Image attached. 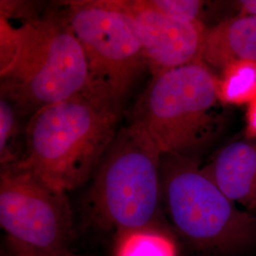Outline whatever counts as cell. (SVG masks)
<instances>
[{
  "mask_svg": "<svg viewBox=\"0 0 256 256\" xmlns=\"http://www.w3.org/2000/svg\"><path fill=\"white\" fill-rule=\"evenodd\" d=\"M0 225L7 240L38 252L70 250L74 239L66 192L14 164L1 166Z\"/></svg>",
  "mask_w": 256,
  "mask_h": 256,
  "instance_id": "obj_7",
  "label": "cell"
},
{
  "mask_svg": "<svg viewBox=\"0 0 256 256\" xmlns=\"http://www.w3.org/2000/svg\"><path fill=\"white\" fill-rule=\"evenodd\" d=\"M113 256H178L170 234L160 225L116 234Z\"/></svg>",
  "mask_w": 256,
  "mask_h": 256,
  "instance_id": "obj_11",
  "label": "cell"
},
{
  "mask_svg": "<svg viewBox=\"0 0 256 256\" xmlns=\"http://www.w3.org/2000/svg\"><path fill=\"white\" fill-rule=\"evenodd\" d=\"M18 122L16 110L9 101L0 100V162L1 166L16 164L20 158L18 144Z\"/></svg>",
  "mask_w": 256,
  "mask_h": 256,
  "instance_id": "obj_13",
  "label": "cell"
},
{
  "mask_svg": "<svg viewBox=\"0 0 256 256\" xmlns=\"http://www.w3.org/2000/svg\"><path fill=\"white\" fill-rule=\"evenodd\" d=\"M202 168L232 202L256 214V140L230 142Z\"/></svg>",
  "mask_w": 256,
  "mask_h": 256,
  "instance_id": "obj_9",
  "label": "cell"
},
{
  "mask_svg": "<svg viewBox=\"0 0 256 256\" xmlns=\"http://www.w3.org/2000/svg\"><path fill=\"white\" fill-rule=\"evenodd\" d=\"M162 158L137 124L120 128L86 192L84 206L92 223L116 234L160 225Z\"/></svg>",
  "mask_w": 256,
  "mask_h": 256,
  "instance_id": "obj_4",
  "label": "cell"
},
{
  "mask_svg": "<svg viewBox=\"0 0 256 256\" xmlns=\"http://www.w3.org/2000/svg\"><path fill=\"white\" fill-rule=\"evenodd\" d=\"M124 4L135 23L153 77L202 61L208 30L204 23L171 18L147 0L124 1Z\"/></svg>",
  "mask_w": 256,
  "mask_h": 256,
  "instance_id": "obj_8",
  "label": "cell"
},
{
  "mask_svg": "<svg viewBox=\"0 0 256 256\" xmlns=\"http://www.w3.org/2000/svg\"><path fill=\"white\" fill-rule=\"evenodd\" d=\"M162 156V198L173 227L187 243L223 256L256 247V214L239 209L194 158Z\"/></svg>",
  "mask_w": 256,
  "mask_h": 256,
  "instance_id": "obj_5",
  "label": "cell"
},
{
  "mask_svg": "<svg viewBox=\"0 0 256 256\" xmlns=\"http://www.w3.org/2000/svg\"><path fill=\"white\" fill-rule=\"evenodd\" d=\"M246 134L250 140L256 138V98L248 104L246 114Z\"/></svg>",
  "mask_w": 256,
  "mask_h": 256,
  "instance_id": "obj_15",
  "label": "cell"
},
{
  "mask_svg": "<svg viewBox=\"0 0 256 256\" xmlns=\"http://www.w3.org/2000/svg\"><path fill=\"white\" fill-rule=\"evenodd\" d=\"M63 14L88 66V90L120 111L146 57L124 1H72Z\"/></svg>",
  "mask_w": 256,
  "mask_h": 256,
  "instance_id": "obj_6",
  "label": "cell"
},
{
  "mask_svg": "<svg viewBox=\"0 0 256 256\" xmlns=\"http://www.w3.org/2000/svg\"><path fill=\"white\" fill-rule=\"evenodd\" d=\"M155 9L165 14L188 22H203L205 2L198 0H147Z\"/></svg>",
  "mask_w": 256,
  "mask_h": 256,
  "instance_id": "obj_14",
  "label": "cell"
},
{
  "mask_svg": "<svg viewBox=\"0 0 256 256\" xmlns=\"http://www.w3.org/2000/svg\"><path fill=\"white\" fill-rule=\"evenodd\" d=\"M234 3L239 14L256 16V0H240Z\"/></svg>",
  "mask_w": 256,
  "mask_h": 256,
  "instance_id": "obj_17",
  "label": "cell"
},
{
  "mask_svg": "<svg viewBox=\"0 0 256 256\" xmlns=\"http://www.w3.org/2000/svg\"><path fill=\"white\" fill-rule=\"evenodd\" d=\"M202 60L220 72L232 62H256V16L238 14L208 27Z\"/></svg>",
  "mask_w": 256,
  "mask_h": 256,
  "instance_id": "obj_10",
  "label": "cell"
},
{
  "mask_svg": "<svg viewBox=\"0 0 256 256\" xmlns=\"http://www.w3.org/2000/svg\"><path fill=\"white\" fill-rule=\"evenodd\" d=\"M0 48L2 98L30 116L88 90L86 58L63 12L16 28L1 16Z\"/></svg>",
  "mask_w": 256,
  "mask_h": 256,
  "instance_id": "obj_1",
  "label": "cell"
},
{
  "mask_svg": "<svg viewBox=\"0 0 256 256\" xmlns=\"http://www.w3.org/2000/svg\"><path fill=\"white\" fill-rule=\"evenodd\" d=\"M223 104L218 77L198 61L153 77L133 110L132 122L162 155L192 158L220 133Z\"/></svg>",
  "mask_w": 256,
  "mask_h": 256,
  "instance_id": "obj_3",
  "label": "cell"
},
{
  "mask_svg": "<svg viewBox=\"0 0 256 256\" xmlns=\"http://www.w3.org/2000/svg\"><path fill=\"white\" fill-rule=\"evenodd\" d=\"M220 100L224 104H250L256 98V62L236 61L218 76Z\"/></svg>",
  "mask_w": 256,
  "mask_h": 256,
  "instance_id": "obj_12",
  "label": "cell"
},
{
  "mask_svg": "<svg viewBox=\"0 0 256 256\" xmlns=\"http://www.w3.org/2000/svg\"><path fill=\"white\" fill-rule=\"evenodd\" d=\"M6 243H7V256H55V252L54 254H45V252H38L34 250H30L26 248L21 247L18 244H14L9 240H7Z\"/></svg>",
  "mask_w": 256,
  "mask_h": 256,
  "instance_id": "obj_16",
  "label": "cell"
},
{
  "mask_svg": "<svg viewBox=\"0 0 256 256\" xmlns=\"http://www.w3.org/2000/svg\"><path fill=\"white\" fill-rule=\"evenodd\" d=\"M120 111L88 90L34 113L14 165L68 192L92 178L118 129Z\"/></svg>",
  "mask_w": 256,
  "mask_h": 256,
  "instance_id": "obj_2",
  "label": "cell"
}]
</instances>
